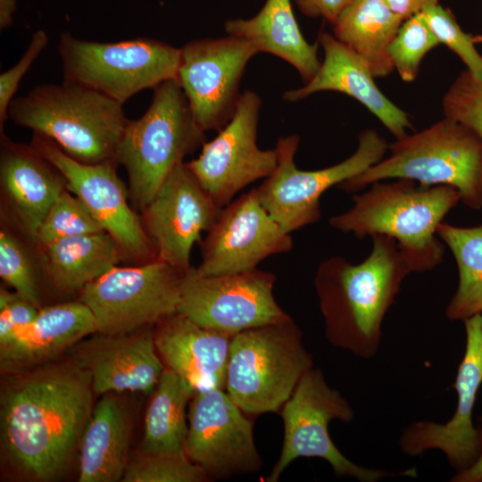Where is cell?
<instances>
[{
  "label": "cell",
  "instance_id": "1",
  "mask_svg": "<svg viewBox=\"0 0 482 482\" xmlns=\"http://www.w3.org/2000/svg\"><path fill=\"white\" fill-rule=\"evenodd\" d=\"M93 393L89 372L72 357L6 375L0 394L4 459L26 478H61L79 453Z\"/></svg>",
  "mask_w": 482,
  "mask_h": 482
},
{
  "label": "cell",
  "instance_id": "2",
  "mask_svg": "<svg viewBox=\"0 0 482 482\" xmlns=\"http://www.w3.org/2000/svg\"><path fill=\"white\" fill-rule=\"evenodd\" d=\"M371 237L372 250L364 261L354 265L341 256L328 257L314 278L326 338L362 359L377 354L385 316L411 273L395 239Z\"/></svg>",
  "mask_w": 482,
  "mask_h": 482
},
{
  "label": "cell",
  "instance_id": "3",
  "mask_svg": "<svg viewBox=\"0 0 482 482\" xmlns=\"http://www.w3.org/2000/svg\"><path fill=\"white\" fill-rule=\"evenodd\" d=\"M353 200L349 210L329 219L333 229L359 238L392 237L410 272L431 270L442 262L445 246L436 229L461 201L455 187L397 179L375 182Z\"/></svg>",
  "mask_w": 482,
  "mask_h": 482
},
{
  "label": "cell",
  "instance_id": "4",
  "mask_svg": "<svg viewBox=\"0 0 482 482\" xmlns=\"http://www.w3.org/2000/svg\"><path fill=\"white\" fill-rule=\"evenodd\" d=\"M122 104L90 87L42 84L13 98L8 118L54 140L72 159L88 164L116 161L128 123Z\"/></svg>",
  "mask_w": 482,
  "mask_h": 482
},
{
  "label": "cell",
  "instance_id": "5",
  "mask_svg": "<svg viewBox=\"0 0 482 482\" xmlns=\"http://www.w3.org/2000/svg\"><path fill=\"white\" fill-rule=\"evenodd\" d=\"M389 156L343 182L345 192L358 191L388 179H406L427 186L455 187L462 204L482 209V140L465 125L448 119L388 145Z\"/></svg>",
  "mask_w": 482,
  "mask_h": 482
},
{
  "label": "cell",
  "instance_id": "6",
  "mask_svg": "<svg viewBox=\"0 0 482 482\" xmlns=\"http://www.w3.org/2000/svg\"><path fill=\"white\" fill-rule=\"evenodd\" d=\"M153 89L144 115L128 120L116 154L128 172L129 195L141 210L170 172L205 141L177 79Z\"/></svg>",
  "mask_w": 482,
  "mask_h": 482
},
{
  "label": "cell",
  "instance_id": "7",
  "mask_svg": "<svg viewBox=\"0 0 482 482\" xmlns=\"http://www.w3.org/2000/svg\"><path fill=\"white\" fill-rule=\"evenodd\" d=\"M313 367L291 317L233 336L225 389L246 414L278 411Z\"/></svg>",
  "mask_w": 482,
  "mask_h": 482
},
{
  "label": "cell",
  "instance_id": "8",
  "mask_svg": "<svg viewBox=\"0 0 482 482\" xmlns=\"http://www.w3.org/2000/svg\"><path fill=\"white\" fill-rule=\"evenodd\" d=\"M59 54L63 81L82 85L124 104L135 94L177 79L180 48L137 37L113 43L61 34Z\"/></svg>",
  "mask_w": 482,
  "mask_h": 482
},
{
  "label": "cell",
  "instance_id": "9",
  "mask_svg": "<svg viewBox=\"0 0 482 482\" xmlns=\"http://www.w3.org/2000/svg\"><path fill=\"white\" fill-rule=\"evenodd\" d=\"M284 439L278 461L267 482H277L286 468L300 457L325 460L338 477L360 482H378L385 478L417 477L414 468L401 471L366 468L347 459L335 445L328 433L333 420L350 422L354 411L348 401L331 388L320 369H310L281 408Z\"/></svg>",
  "mask_w": 482,
  "mask_h": 482
},
{
  "label": "cell",
  "instance_id": "10",
  "mask_svg": "<svg viewBox=\"0 0 482 482\" xmlns=\"http://www.w3.org/2000/svg\"><path fill=\"white\" fill-rule=\"evenodd\" d=\"M298 145L297 135L278 138L277 166L256 187L262 206L290 234L320 219L323 193L381 161L388 149L386 141L369 129L360 134L358 147L350 157L327 168L303 170L295 163Z\"/></svg>",
  "mask_w": 482,
  "mask_h": 482
},
{
  "label": "cell",
  "instance_id": "11",
  "mask_svg": "<svg viewBox=\"0 0 482 482\" xmlns=\"http://www.w3.org/2000/svg\"><path fill=\"white\" fill-rule=\"evenodd\" d=\"M185 272L159 259L116 265L87 284L79 301L91 311L96 332L134 331L178 313Z\"/></svg>",
  "mask_w": 482,
  "mask_h": 482
},
{
  "label": "cell",
  "instance_id": "12",
  "mask_svg": "<svg viewBox=\"0 0 482 482\" xmlns=\"http://www.w3.org/2000/svg\"><path fill=\"white\" fill-rule=\"evenodd\" d=\"M276 276L252 270L200 276L194 267L184 274L180 313L200 326L231 336L259 326L286 320L290 316L273 295Z\"/></svg>",
  "mask_w": 482,
  "mask_h": 482
},
{
  "label": "cell",
  "instance_id": "13",
  "mask_svg": "<svg viewBox=\"0 0 482 482\" xmlns=\"http://www.w3.org/2000/svg\"><path fill=\"white\" fill-rule=\"evenodd\" d=\"M261 106L255 92L244 91L230 120L213 139L202 145L197 158L187 162L220 207L253 182L266 179L277 166L275 148L262 150L257 145Z\"/></svg>",
  "mask_w": 482,
  "mask_h": 482
},
{
  "label": "cell",
  "instance_id": "14",
  "mask_svg": "<svg viewBox=\"0 0 482 482\" xmlns=\"http://www.w3.org/2000/svg\"><path fill=\"white\" fill-rule=\"evenodd\" d=\"M257 54L249 41L230 35L195 39L180 47L177 79L205 132L219 131L234 115L244 71Z\"/></svg>",
  "mask_w": 482,
  "mask_h": 482
},
{
  "label": "cell",
  "instance_id": "15",
  "mask_svg": "<svg viewBox=\"0 0 482 482\" xmlns=\"http://www.w3.org/2000/svg\"><path fill=\"white\" fill-rule=\"evenodd\" d=\"M63 174L68 189L87 206L103 229L116 241L122 254L140 263L157 259L141 218L131 209L128 192L116 172V161L96 164L78 162L51 138L33 134L31 144Z\"/></svg>",
  "mask_w": 482,
  "mask_h": 482
},
{
  "label": "cell",
  "instance_id": "16",
  "mask_svg": "<svg viewBox=\"0 0 482 482\" xmlns=\"http://www.w3.org/2000/svg\"><path fill=\"white\" fill-rule=\"evenodd\" d=\"M463 323L466 345L453 383L457 394L453 415L445 423L413 421L399 438L404 454L419 456L430 450H439L456 472L471 467L482 454V428H476L472 420L482 384V313Z\"/></svg>",
  "mask_w": 482,
  "mask_h": 482
},
{
  "label": "cell",
  "instance_id": "17",
  "mask_svg": "<svg viewBox=\"0 0 482 482\" xmlns=\"http://www.w3.org/2000/svg\"><path fill=\"white\" fill-rule=\"evenodd\" d=\"M293 238L269 214L255 188L224 206L201 243L200 276L240 273L266 258L290 252Z\"/></svg>",
  "mask_w": 482,
  "mask_h": 482
},
{
  "label": "cell",
  "instance_id": "18",
  "mask_svg": "<svg viewBox=\"0 0 482 482\" xmlns=\"http://www.w3.org/2000/svg\"><path fill=\"white\" fill-rule=\"evenodd\" d=\"M223 391H196L187 414L185 453L208 477L256 472L262 464L253 424Z\"/></svg>",
  "mask_w": 482,
  "mask_h": 482
},
{
  "label": "cell",
  "instance_id": "19",
  "mask_svg": "<svg viewBox=\"0 0 482 482\" xmlns=\"http://www.w3.org/2000/svg\"><path fill=\"white\" fill-rule=\"evenodd\" d=\"M222 208L187 162L179 163L142 210V223L157 259L187 271L195 243L213 226Z\"/></svg>",
  "mask_w": 482,
  "mask_h": 482
},
{
  "label": "cell",
  "instance_id": "20",
  "mask_svg": "<svg viewBox=\"0 0 482 482\" xmlns=\"http://www.w3.org/2000/svg\"><path fill=\"white\" fill-rule=\"evenodd\" d=\"M151 327L127 333L96 332L72 348L71 357L89 372L95 393L153 394L164 368Z\"/></svg>",
  "mask_w": 482,
  "mask_h": 482
},
{
  "label": "cell",
  "instance_id": "21",
  "mask_svg": "<svg viewBox=\"0 0 482 482\" xmlns=\"http://www.w3.org/2000/svg\"><path fill=\"white\" fill-rule=\"evenodd\" d=\"M1 136L0 186L4 209L18 229L36 244L42 220L68 183L32 145L14 143L4 132Z\"/></svg>",
  "mask_w": 482,
  "mask_h": 482
},
{
  "label": "cell",
  "instance_id": "22",
  "mask_svg": "<svg viewBox=\"0 0 482 482\" xmlns=\"http://www.w3.org/2000/svg\"><path fill=\"white\" fill-rule=\"evenodd\" d=\"M318 43L324 52L320 70L303 87L286 91L284 100L296 102L316 92L337 91L363 104L396 139L412 129L408 114L380 91L358 54L327 32L320 33Z\"/></svg>",
  "mask_w": 482,
  "mask_h": 482
},
{
  "label": "cell",
  "instance_id": "23",
  "mask_svg": "<svg viewBox=\"0 0 482 482\" xmlns=\"http://www.w3.org/2000/svg\"><path fill=\"white\" fill-rule=\"evenodd\" d=\"M154 337L162 362L187 379L195 392L225 388L233 336L176 313L155 325Z\"/></svg>",
  "mask_w": 482,
  "mask_h": 482
},
{
  "label": "cell",
  "instance_id": "24",
  "mask_svg": "<svg viewBox=\"0 0 482 482\" xmlns=\"http://www.w3.org/2000/svg\"><path fill=\"white\" fill-rule=\"evenodd\" d=\"M95 333V318L79 300L40 308L31 323L0 345L1 372L13 374L52 362Z\"/></svg>",
  "mask_w": 482,
  "mask_h": 482
},
{
  "label": "cell",
  "instance_id": "25",
  "mask_svg": "<svg viewBox=\"0 0 482 482\" xmlns=\"http://www.w3.org/2000/svg\"><path fill=\"white\" fill-rule=\"evenodd\" d=\"M117 394H104L93 409L79 447V482H117L123 478L130 420Z\"/></svg>",
  "mask_w": 482,
  "mask_h": 482
},
{
  "label": "cell",
  "instance_id": "26",
  "mask_svg": "<svg viewBox=\"0 0 482 482\" xmlns=\"http://www.w3.org/2000/svg\"><path fill=\"white\" fill-rule=\"evenodd\" d=\"M228 35L249 41L259 53L276 55L290 63L309 81L320 68L319 43L303 37L290 0H266L260 12L250 19H230L224 24Z\"/></svg>",
  "mask_w": 482,
  "mask_h": 482
},
{
  "label": "cell",
  "instance_id": "27",
  "mask_svg": "<svg viewBox=\"0 0 482 482\" xmlns=\"http://www.w3.org/2000/svg\"><path fill=\"white\" fill-rule=\"evenodd\" d=\"M43 269L60 291H81L117 265L122 252L105 231L67 237L37 247Z\"/></svg>",
  "mask_w": 482,
  "mask_h": 482
},
{
  "label": "cell",
  "instance_id": "28",
  "mask_svg": "<svg viewBox=\"0 0 482 482\" xmlns=\"http://www.w3.org/2000/svg\"><path fill=\"white\" fill-rule=\"evenodd\" d=\"M403 20L383 0H352L333 24L334 37L358 54L374 78L394 70L387 48Z\"/></svg>",
  "mask_w": 482,
  "mask_h": 482
},
{
  "label": "cell",
  "instance_id": "29",
  "mask_svg": "<svg viewBox=\"0 0 482 482\" xmlns=\"http://www.w3.org/2000/svg\"><path fill=\"white\" fill-rule=\"evenodd\" d=\"M195 393L187 379L164 369L145 411L142 452L185 453L188 427L186 409Z\"/></svg>",
  "mask_w": 482,
  "mask_h": 482
},
{
  "label": "cell",
  "instance_id": "30",
  "mask_svg": "<svg viewBox=\"0 0 482 482\" xmlns=\"http://www.w3.org/2000/svg\"><path fill=\"white\" fill-rule=\"evenodd\" d=\"M437 237L451 250L458 268L459 283L445 315L465 320L482 313V224L459 227L442 222Z\"/></svg>",
  "mask_w": 482,
  "mask_h": 482
},
{
  "label": "cell",
  "instance_id": "31",
  "mask_svg": "<svg viewBox=\"0 0 482 482\" xmlns=\"http://www.w3.org/2000/svg\"><path fill=\"white\" fill-rule=\"evenodd\" d=\"M102 231L104 230L83 202L65 189L42 220L36 245L41 247L59 239Z\"/></svg>",
  "mask_w": 482,
  "mask_h": 482
},
{
  "label": "cell",
  "instance_id": "32",
  "mask_svg": "<svg viewBox=\"0 0 482 482\" xmlns=\"http://www.w3.org/2000/svg\"><path fill=\"white\" fill-rule=\"evenodd\" d=\"M439 44L420 12L403 21L387 53L401 79L411 82L419 75L424 56Z\"/></svg>",
  "mask_w": 482,
  "mask_h": 482
},
{
  "label": "cell",
  "instance_id": "33",
  "mask_svg": "<svg viewBox=\"0 0 482 482\" xmlns=\"http://www.w3.org/2000/svg\"><path fill=\"white\" fill-rule=\"evenodd\" d=\"M209 478L206 472L183 454L142 452L129 461L123 482H201Z\"/></svg>",
  "mask_w": 482,
  "mask_h": 482
},
{
  "label": "cell",
  "instance_id": "34",
  "mask_svg": "<svg viewBox=\"0 0 482 482\" xmlns=\"http://www.w3.org/2000/svg\"><path fill=\"white\" fill-rule=\"evenodd\" d=\"M0 277L15 292L40 308L37 271L25 244L7 229L0 231Z\"/></svg>",
  "mask_w": 482,
  "mask_h": 482
},
{
  "label": "cell",
  "instance_id": "35",
  "mask_svg": "<svg viewBox=\"0 0 482 482\" xmlns=\"http://www.w3.org/2000/svg\"><path fill=\"white\" fill-rule=\"evenodd\" d=\"M422 12L439 43L460 57L473 78L482 79V54L475 46L478 37L464 32L451 11L439 4L425 8Z\"/></svg>",
  "mask_w": 482,
  "mask_h": 482
},
{
  "label": "cell",
  "instance_id": "36",
  "mask_svg": "<svg viewBox=\"0 0 482 482\" xmlns=\"http://www.w3.org/2000/svg\"><path fill=\"white\" fill-rule=\"evenodd\" d=\"M442 109L445 118L465 125L482 140V79L466 70L461 72L445 94Z\"/></svg>",
  "mask_w": 482,
  "mask_h": 482
},
{
  "label": "cell",
  "instance_id": "37",
  "mask_svg": "<svg viewBox=\"0 0 482 482\" xmlns=\"http://www.w3.org/2000/svg\"><path fill=\"white\" fill-rule=\"evenodd\" d=\"M48 36L43 29L35 31L30 42L19 62L0 75V128L3 132L4 121L8 119V107L18 89L21 79L34 61L48 44Z\"/></svg>",
  "mask_w": 482,
  "mask_h": 482
},
{
  "label": "cell",
  "instance_id": "38",
  "mask_svg": "<svg viewBox=\"0 0 482 482\" xmlns=\"http://www.w3.org/2000/svg\"><path fill=\"white\" fill-rule=\"evenodd\" d=\"M40 308L17 292L0 289V345L10 340L22 328L31 323Z\"/></svg>",
  "mask_w": 482,
  "mask_h": 482
},
{
  "label": "cell",
  "instance_id": "39",
  "mask_svg": "<svg viewBox=\"0 0 482 482\" xmlns=\"http://www.w3.org/2000/svg\"><path fill=\"white\" fill-rule=\"evenodd\" d=\"M304 15L323 18L332 25L352 0H293Z\"/></svg>",
  "mask_w": 482,
  "mask_h": 482
},
{
  "label": "cell",
  "instance_id": "40",
  "mask_svg": "<svg viewBox=\"0 0 482 482\" xmlns=\"http://www.w3.org/2000/svg\"><path fill=\"white\" fill-rule=\"evenodd\" d=\"M403 21L438 4V0H383Z\"/></svg>",
  "mask_w": 482,
  "mask_h": 482
},
{
  "label": "cell",
  "instance_id": "41",
  "mask_svg": "<svg viewBox=\"0 0 482 482\" xmlns=\"http://www.w3.org/2000/svg\"><path fill=\"white\" fill-rule=\"evenodd\" d=\"M482 424V416L480 419ZM482 428V427H481ZM451 482H482V454L469 469L456 472L450 479Z\"/></svg>",
  "mask_w": 482,
  "mask_h": 482
},
{
  "label": "cell",
  "instance_id": "42",
  "mask_svg": "<svg viewBox=\"0 0 482 482\" xmlns=\"http://www.w3.org/2000/svg\"><path fill=\"white\" fill-rule=\"evenodd\" d=\"M16 0H0V28L4 29L13 23Z\"/></svg>",
  "mask_w": 482,
  "mask_h": 482
}]
</instances>
